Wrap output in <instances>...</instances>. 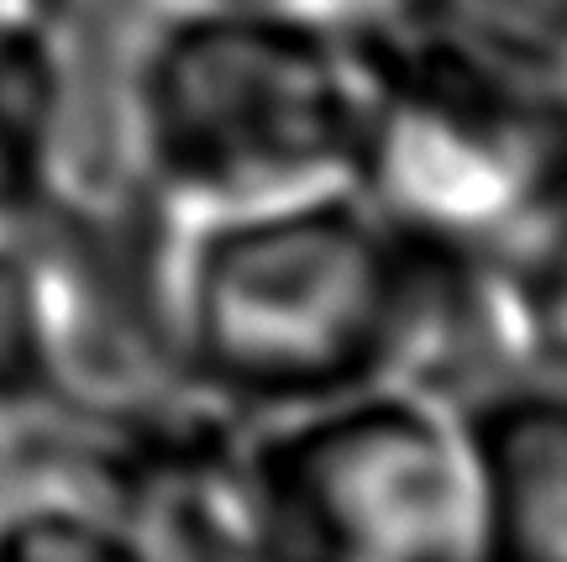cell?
I'll use <instances>...</instances> for the list:
<instances>
[{
  "mask_svg": "<svg viewBox=\"0 0 567 562\" xmlns=\"http://www.w3.org/2000/svg\"><path fill=\"white\" fill-rule=\"evenodd\" d=\"M0 562H174L147 525L101 489L0 500Z\"/></svg>",
  "mask_w": 567,
  "mask_h": 562,
  "instance_id": "9",
  "label": "cell"
},
{
  "mask_svg": "<svg viewBox=\"0 0 567 562\" xmlns=\"http://www.w3.org/2000/svg\"><path fill=\"white\" fill-rule=\"evenodd\" d=\"M379 32L243 0L163 11L126 69V137L158 211L210 216L352 184Z\"/></svg>",
  "mask_w": 567,
  "mask_h": 562,
  "instance_id": "2",
  "label": "cell"
},
{
  "mask_svg": "<svg viewBox=\"0 0 567 562\" xmlns=\"http://www.w3.org/2000/svg\"><path fill=\"white\" fill-rule=\"evenodd\" d=\"M69 400V352L53 274L32 226L0 232V426Z\"/></svg>",
  "mask_w": 567,
  "mask_h": 562,
  "instance_id": "7",
  "label": "cell"
},
{
  "mask_svg": "<svg viewBox=\"0 0 567 562\" xmlns=\"http://www.w3.org/2000/svg\"><path fill=\"white\" fill-rule=\"evenodd\" d=\"M499 316L530 374L567 384V205L499 274Z\"/></svg>",
  "mask_w": 567,
  "mask_h": 562,
  "instance_id": "10",
  "label": "cell"
},
{
  "mask_svg": "<svg viewBox=\"0 0 567 562\" xmlns=\"http://www.w3.org/2000/svg\"><path fill=\"white\" fill-rule=\"evenodd\" d=\"M158 222L174 374L231 421L373 384L442 389L499 316L494 274L431 253L352 184Z\"/></svg>",
  "mask_w": 567,
  "mask_h": 562,
  "instance_id": "1",
  "label": "cell"
},
{
  "mask_svg": "<svg viewBox=\"0 0 567 562\" xmlns=\"http://www.w3.org/2000/svg\"><path fill=\"white\" fill-rule=\"evenodd\" d=\"M243 6H289V11H310V17H331L342 27H394V11L400 0H243Z\"/></svg>",
  "mask_w": 567,
  "mask_h": 562,
  "instance_id": "12",
  "label": "cell"
},
{
  "mask_svg": "<svg viewBox=\"0 0 567 562\" xmlns=\"http://www.w3.org/2000/svg\"><path fill=\"white\" fill-rule=\"evenodd\" d=\"M394 27L520 80L567 84V0H400Z\"/></svg>",
  "mask_w": 567,
  "mask_h": 562,
  "instance_id": "8",
  "label": "cell"
},
{
  "mask_svg": "<svg viewBox=\"0 0 567 562\" xmlns=\"http://www.w3.org/2000/svg\"><path fill=\"white\" fill-rule=\"evenodd\" d=\"M74 0H0V42L6 38H63Z\"/></svg>",
  "mask_w": 567,
  "mask_h": 562,
  "instance_id": "11",
  "label": "cell"
},
{
  "mask_svg": "<svg viewBox=\"0 0 567 562\" xmlns=\"http://www.w3.org/2000/svg\"><path fill=\"white\" fill-rule=\"evenodd\" d=\"M352 190L431 253L499 279L567 205V84L384 27Z\"/></svg>",
  "mask_w": 567,
  "mask_h": 562,
  "instance_id": "4",
  "label": "cell"
},
{
  "mask_svg": "<svg viewBox=\"0 0 567 562\" xmlns=\"http://www.w3.org/2000/svg\"><path fill=\"white\" fill-rule=\"evenodd\" d=\"M69 53L63 38L0 42V232H21L63 195Z\"/></svg>",
  "mask_w": 567,
  "mask_h": 562,
  "instance_id": "6",
  "label": "cell"
},
{
  "mask_svg": "<svg viewBox=\"0 0 567 562\" xmlns=\"http://www.w3.org/2000/svg\"><path fill=\"white\" fill-rule=\"evenodd\" d=\"M210 473L226 562H484L463 400L431 384L243 421Z\"/></svg>",
  "mask_w": 567,
  "mask_h": 562,
  "instance_id": "3",
  "label": "cell"
},
{
  "mask_svg": "<svg viewBox=\"0 0 567 562\" xmlns=\"http://www.w3.org/2000/svg\"><path fill=\"white\" fill-rule=\"evenodd\" d=\"M484 562H567V384L520 374L463 405Z\"/></svg>",
  "mask_w": 567,
  "mask_h": 562,
  "instance_id": "5",
  "label": "cell"
}]
</instances>
